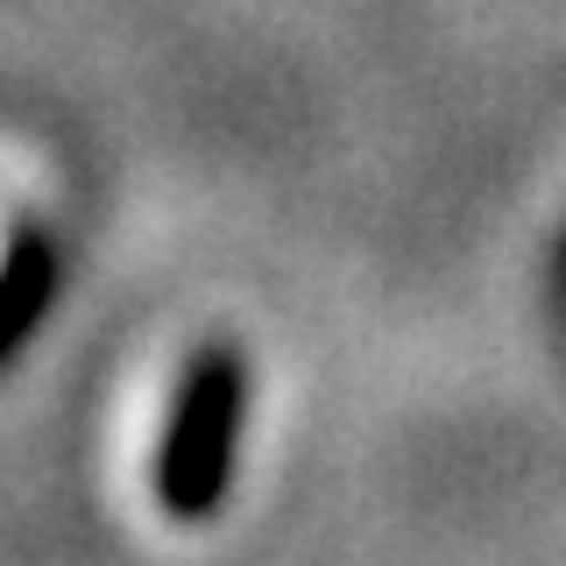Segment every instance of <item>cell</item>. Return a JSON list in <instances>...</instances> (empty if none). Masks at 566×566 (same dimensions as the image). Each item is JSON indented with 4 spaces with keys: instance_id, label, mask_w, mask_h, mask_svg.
<instances>
[{
    "instance_id": "1",
    "label": "cell",
    "mask_w": 566,
    "mask_h": 566,
    "mask_svg": "<svg viewBox=\"0 0 566 566\" xmlns=\"http://www.w3.org/2000/svg\"><path fill=\"white\" fill-rule=\"evenodd\" d=\"M0 255H8V248H0Z\"/></svg>"
}]
</instances>
